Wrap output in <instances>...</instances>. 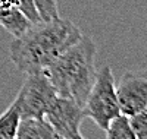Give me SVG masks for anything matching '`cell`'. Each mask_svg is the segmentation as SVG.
<instances>
[{
  "label": "cell",
  "mask_w": 147,
  "mask_h": 139,
  "mask_svg": "<svg viewBox=\"0 0 147 139\" xmlns=\"http://www.w3.org/2000/svg\"><path fill=\"white\" fill-rule=\"evenodd\" d=\"M81 37V29L69 19L59 16L40 21L19 37H13L9 57L19 72L27 75L43 72Z\"/></svg>",
  "instance_id": "6da1fadb"
},
{
  "label": "cell",
  "mask_w": 147,
  "mask_h": 139,
  "mask_svg": "<svg viewBox=\"0 0 147 139\" xmlns=\"http://www.w3.org/2000/svg\"><path fill=\"white\" fill-rule=\"evenodd\" d=\"M96 51L94 41L82 35L43 70L59 97L72 100L84 107L97 73Z\"/></svg>",
  "instance_id": "7a4b0ae2"
},
{
  "label": "cell",
  "mask_w": 147,
  "mask_h": 139,
  "mask_svg": "<svg viewBox=\"0 0 147 139\" xmlns=\"http://www.w3.org/2000/svg\"><path fill=\"white\" fill-rule=\"evenodd\" d=\"M84 111L85 117L91 119L102 130H106L110 120L121 113L115 76L109 65L97 70L93 86L84 103Z\"/></svg>",
  "instance_id": "3957f363"
},
{
  "label": "cell",
  "mask_w": 147,
  "mask_h": 139,
  "mask_svg": "<svg viewBox=\"0 0 147 139\" xmlns=\"http://www.w3.org/2000/svg\"><path fill=\"white\" fill-rule=\"evenodd\" d=\"M56 90L44 72L27 75V79L15 97L19 104L21 119L44 117L50 103L56 98Z\"/></svg>",
  "instance_id": "277c9868"
},
{
  "label": "cell",
  "mask_w": 147,
  "mask_h": 139,
  "mask_svg": "<svg viewBox=\"0 0 147 139\" xmlns=\"http://www.w3.org/2000/svg\"><path fill=\"white\" fill-rule=\"evenodd\" d=\"M44 119L50 123L57 139H82L81 123L85 119L84 107L65 97H59L50 103L44 113Z\"/></svg>",
  "instance_id": "5b68a950"
},
{
  "label": "cell",
  "mask_w": 147,
  "mask_h": 139,
  "mask_svg": "<svg viewBox=\"0 0 147 139\" xmlns=\"http://www.w3.org/2000/svg\"><path fill=\"white\" fill-rule=\"evenodd\" d=\"M121 113L134 116L147 107V70H128L116 85Z\"/></svg>",
  "instance_id": "8992f818"
},
{
  "label": "cell",
  "mask_w": 147,
  "mask_h": 139,
  "mask_svg": "<svg viewBox=\"0 0 147 139\" xmlns=\"http://www.w3.org/2000/svg\"><path fill=\"white\" fill-rule=\"evenodd\" d=\"M16 139H57V135L44 117H25L19 122Z\"/></svg>",
  "instance_id": "52a82bcc"
},
{
  "label": "cell",
  "mask_w": 147,
  "mask_h": 139,
  "mask_svg": "<svg viewBox=\"0 0 147 139\" xmlns=\"http://www.w3.org/2000/svg\"><path fill=\"white\" fill-rule=\"evenodd\" d=\"M31 25L32 23L21 13V10L16 6L7 7L0 3V27H3L9 34H12L13 37H19Z\"/></svg>",
  "instance_id": "ba28073f"
},
{
  "label": "cell",
  "mask_w": 147,
  "mask_h": 139,
  "mask_svg": "<svg viewBox=\"0 0 147 139\" xmlns=\"http://www.w3.org/2000/svg\"><path fill=\"white\" fill-rule=\"evenodd\" d=\"M19 122L21 111L18 100L15 98L10 103V106L0 114V139H16Z\"/></svg>",
  "instance_id": "9c48e42d"
},
{
  "label": "cell",
  "mask_w": 147,
  "mask_h": 139,
  "mask_svg": "<svg viewBox=\"0 0 147 139\" xmlns=\"http://www.w3.org/2000/svg\"><path fill=\"white\" fill-rule=\"evenodd\" d=\"M105 133L107 139H137L131 126V117L124 113H119L110 120Z\"/></svg>",
  "instance_id": "30bf717a"
},
{
  "label": "cell",
  "mask_w": 147,
  "mask_h": 139,
  "mask_svg": "<svg viewBox=\"0 0 147 139\" xmlns=\"http://www.w3.org/2000/svg\"><path fill=\"white\" fill-rule=\"evenodd\" d=\"M34 3L38 9L41 21H49L59 18V6L57 0H34Z\"/></svg>",
  "instance_id": "8fae6325"
},
{
  "label": "cell",
  "mask_w": 147,
  "mask_h": 139,
  "mask_svg": "<svg viewBox=\"0 0 147 139\" xmlns=\"http://www.w3.org/2000/svg\"><path fill=\"white\" fill-rule=\"evenodd\" d=\"M131 126L137 139H147V107L131 116Z\"/></svg>",
  "instance_id": "7c38bea8"
},
{
  "label": "cell",
  "mask_w": 147,
  "mask_h": 139,
  "mask_svg": "<svg viewBox=\"0 0 147 139\" xmlns=\"http://www.w3.org/2000/svg\"><path fill=\"white\" fill-rule=\"evenodd\" d=\"M16 7L21 10V13L25 16L31 23H37L41 21V16L38 13V9H37L34 0H19Z\"/></svg>",
  "instance_id": "4fadbf2b"
},
{
  "label": "cell",
  "mask_w": 147,
  "mask_h": 139,
  "mask_svg": "<svg viewBox=\"0 0 147 139\" xmlns=\"http://www.w3.org/2000/svg\"><path fill=\"white\" fill-rule=\"evenodd\" d=\"M18 2H19V0H0V3H2L3 6H7V7H10V6H16Z\"/></svg>",
  "instance_id": "5bb4252c"
}]
</instances>
